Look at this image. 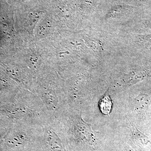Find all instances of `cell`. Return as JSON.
<instances>
[{
    "mask_svg": "<svg viewBox=\"0 0 151 151\" xmlns=\"http://www.w3.org/2000/svg\"><path fill=\"white\" fill-rule=\"evenodd\" d=\"M99 107L102 113L105 115H109L112 108V103L108 92L105 93L99 103Z\"/></svg>",
    "mask_w": 151,
    "mask_h": 151,
    "instance_id": "6da1fadb",
    "label": "cell"
},
{
    "mask_svg": "<svg viewBox=\"0 0 151 151\" xmlns=\"http://www.w3.org/2000/svg\"><path fill=\"white\" fill-rule=\"evenodd\" d=\"M47 139L52 151H65L59 138L54 132H50Z\"/></svg>",
    "mask_w": 151,
    "mask_h": 151,
    "instance_id": "7a4b0ae2",
    "label": "cell"
},
{
    "mask_svg": "<svg viewBox=\"0 0 151 151\" xmlns=\"http://www.w3.org/2000/svg\"><path fill=\"white\" fill-rule=\"evenodd\" d=\"M43 97L45 98L48 105L52 107H54L57 101L56 97L55 96L54 94L46 93L44 94Z\"/></svg>",
    "mask_w": 151,
    "mask_h": 151,
    "instance_id": "3957f363",
    "label": "cell"
}]
</instances>
